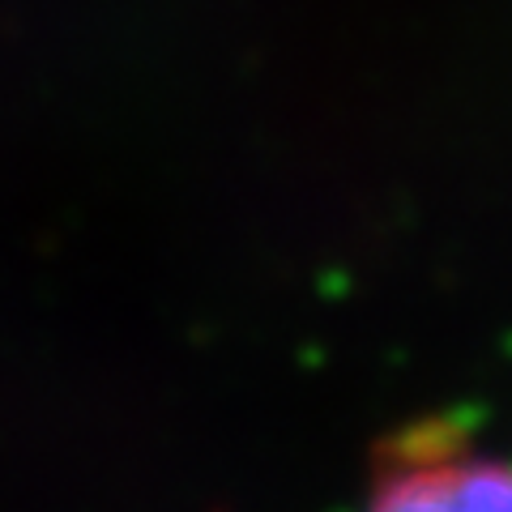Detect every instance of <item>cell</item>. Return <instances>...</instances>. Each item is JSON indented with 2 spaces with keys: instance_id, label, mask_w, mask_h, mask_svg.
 <instances>
[{
  "instance_id": "cell-1",
  "label": "cell",
  "mask_w": 512,
  "mask_h": 512,
  "mask_svg": "<svg viewBox=\"0 0 512 512\" xmlns=\"http://www.w3.org/2000/svg\"><path fill=\"white\" fill-rule=\"evenodd\" d=\"M363 512H512V461L478 453L453 423H414L384 444Z\"/></svg>"
}]
</instances>
